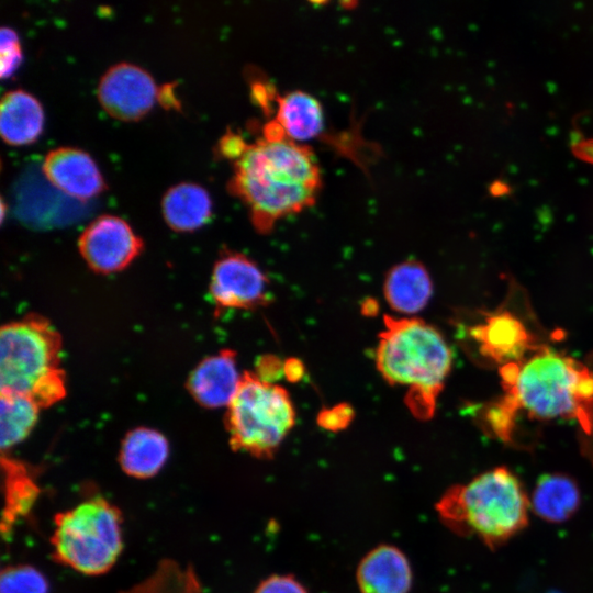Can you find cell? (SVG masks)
Segmentation results:
<instances>
[{
	"label": "cell",
	"mask_w": 593,
	"mask_h": 593,
	"mask_svg": "<svg viewBox=\"0 0 593 593\" xmlns=\"http://www.w3.org/2000/svg\"><path fill=\"white\" fill-rule=\"evenodd\" d=\"M351 418V407L347 404H340L321 412L317 422L323 428L334 432L345 428Z\"/></svg>",
	"instance_id": "d4e9b609"
},
{
	"label": "cell",
	"mask_w": 593,
	"mask_h": 593,
	"mask_svg": "<svg viewBox=\"0 0 593 593\" xmlns=\"http://www.w3.org/2000/svg\"><path fill=\"white\" fill-rule=\"evenodd\" d=\"M504 395L485 415L492 433L510 440L516 416L530 418H574L581 433L593 415V370L548 347L539 346L526 360L501 368Z\"/></svg>",
	"instance_id": "6da1fadb"
},
{
	"label": "cell",
	"mask_w": 593,
	"mask_h": 593,
	"mask_svg": "<svg viewBox=\"0 0 593 593\" xmlns=\"http://www.w3.org/2000/svg\"><path fill=\"white\" fill-rule=\"evenodd\" d=\"M159 88L144 68L127 61L109 67L101 76L98 100L103 109L120 120H137L144 116L158 98Z\"/></svg>",
	"instance_id": "30bf717a"
},
{
	"label": "cell",
	"mask_w": 593,
	"mask_h": 593,
	"mask_svg": "<svg viewBox=\"0 0 593 593\" xmlns=\"http://www.w3.org/2000/svg\"><path fill=\"white\" fill-rule=\"evenodd\" d=\"M1 77L11 76L22 60L18 34L11 27H1Z\"/></svg>",
	"instance_id": "cb8c5ba5"
},
{
	"label": "cell",
	"mask_w": 593,
	"mask_h": 593,
	"mask_svg": "<svg viewBox=\"0 0 593 593\" xmlns=\"http://www.w3.org/2000/svg\"><path fill=\"white\" fill-rule=\"evenodd\" d=\"M254 593H307L305 588L291 575H272L264 580Z\"/></svg>",
	"instance_id": "484cf974"
},
{
	"label": "cell",
	"mask_w": 593,
	"mask_h": 593,
	"mask_svg": "<svg viewBox=\"0 0 593 593\" xmlns=\"http://www.w3.org/2000/svg\"><path fill=\"white\" fill-rule=\"evenodd\" d=\"M43 172L57 189L79 200H88L105 187L93 158L76 147L61 146L49 150L43 161Z\"/></svg>",
	"instance_id": "8fae6325"
},
{
	"label": "cell",
	"mask_w": 593,
	"mask_h": 593,
	"mask_svg": "<svg viewBox=\"0 0 593 593\" xmlns=\"http://www.w3.org/2000/svg\"><path fill=\"white\" fill-rule=\"evenodd\" d=\"M78 248L93 271L113 273L126 268L139 255L143 242L125 220L103 214L81 232Z\"/></svg>",
	"instance_id": "ba28073f"
},
{
	"label": "cell",
	"mask_w": 593,
	"mask_h": 593,
	"mask_svg": "<svg viewBox=\"0 0 593 593\" xmlns=\"http://www.w3.org/2000/svg\"><path fill=\"white\" fill-rule=\"evenodd\" d=\"M236 353L223 349L204 358L189 376L187 388L202 406H228L240 384Z\"/></svg>",
	"instance_id": "7c38bea8"
},
{
	"label": "cell",
	"mask_w": 593,
	"mask_h": 593,
	"mask_svg": "<svg viewBox=\"0 0 593 593\" xmlns=\"http://www.w3.org/2000/svg\"><path fill=\"white\" fill-rule=\"evenodd\" d=\"M294 424L288 391L245 371L225 416L231 447L256 458H271Z\"/></svg>",
	"instance_id": "52a82bcc"
},
{
	"label": "cell",
	"mask_w": 593,
	"mask_h": 593,
	"mask_svg": "<svg viewBox=\"0 0 593 593\" xmlns=\"http://www.w3.org/2000/svg\"><path fill=\"white\" fill-rule=\"evenodd\" d=\"M44 111L40 101L23 89L3 93L0 102V133L12 145L34 142L43 130Z\"/></svg>",
	"instance_id": "2e32d148"
},
{
	"label": "cell",
	"mask_w": 593,
	"mask_h": 593,
	"mask_svg": "<svg viewBox=\"0 0 593 593\" xmlns=\"http://www.w3.org/2000/svg\"><path fill=\"white\" fill-rule=\"evenodd\" d=\"M451 362V350L434 326L414 317H384L377 369L389 384L407 389L405 402L416 417L434 414Z\"/></svg>",
	"instance_id": "3957f363"
},
{
	"label": "cell",
	"mask_w": 593,
	"mask_h": 593,
	"mask_svg": "<svg viewBox=\"0 0 593 593\" xmlns=\"http://www.w3.org/2000/svg\"><path fill=\"white\" fill-rule=\"evenodd\" d=\"M471 335L480 343L483 355L504 365L519 361L527 349L539 347L530 345L524 325L508 313L489 316L471 331Z\"/></svg>",
	"instance_id": "9a60e30c"
},
{
	"label": "cell",
	"mask_w": 593,
	"mask_h": 593,
	"mask_svg": "<svg viewBox=\"0 0 593 593\" xmlns=\"http://www.w3.org/2000/svg\"><path fill=\"white\" fill-rule=\"evenodd\" d=\"M580 490L575 481L560 473L541 475L534 489L530 507L542 519L561 523L579 508Z\"/></svg>",
	"instance_id": "44dd1931"
},
{
	"label": "cell",
	"mask_w": 593,
	"mask_h": 593,
	"mask_svg": "<svg viewBox=\"0 0 593 593\" xmlns=\"http://www.w3.org/2000/svg\"><path fill=\"white\" fill-rule=\"evenodd\" d=\"M357 583L360 593H407L412 585L409 560L394 546H378L360 561Z\"/></svg>",
	"instance_id": "4fadbf2b"
},
{
	"label": "cell",
	"mask_w": 593,
	"mask_h": 593,
	"mask_svg": "<svg viewBox=\"0 0 593 593\" xmlns=\"http://www.w3.org/2000/svg\"><path fill=\"white\" fill-rule=\"evenodd\" d=\"M580 447L583 456L586 457L593 466V415L590 428L580 435Z\"/></svg>",
	"instance_id": "83f0119b"
},
{
	"label": "cell",
	"mask_w": 593,
	"mask_h": 593,
	"mask_svg": "<svg viewBox=\"0 0 593 593\" xmlns=\"http://www.w3.org/2000/svg\"><path fill=\"white\" fill-rule=\"evenodd\" d=\"M61 336L43 316L32 314L0 331L1 392L31 398L41 409L66 395L60 367Z\"/></svg>",
	"instance_id": "5b68a950"
},
{
	"label": "cell",
	"mask_w": 593,
	"mask_h": 593,
	"mask_svg": "<svg viewBox=\"0 0 593 593\" xmlns=\"http://www.w3.org/2000/svg\"><path fill=\"white\" fill-rule=\"evenodd\" d=\"M275 120L289 139L300 144L318 137L325 128L321 102L302 90H293L277 97Z\"/></svg>",
	"instance_id": "ac0fdd59"
},
{
	"label": "cell",
	"mask_w": 593,
	"mask_h": 593,
	"mask_svg": "<svg viewBox=\"0 0 593 593\" xmlns=\"http://www.w3.org/2000/svg\"><path fill=\"white\" fill-rule=\"evenodd\" d=\"M268 286L255 261L244 254L227 251L213 267L210 293L219 310H249L269 302Z\"/></svg>",
	"instance_id": "9c48e42d"
},
{
	"label": "cell",
	"mask_w": 593,
	"mask_h": 593,
	"mask_svg": "<svg viewBox=\"0 0 593 593\" xmlns=\"http://www.w3.org/2000/svg\"><path fill=\"white\" fill-rule=\"evenodd\" d=\"M0 593H48V582L32 566H10L1 572Z\"/></svg>",
	"instance_id": "603a6c76"
},
{
	"label": "cell",
	"mask_w": 593,
	"mask_h": 593,
	"mask_svg": "<svg viewBox=\"0 0 593 593\" xmlns=\"http://www.w3.org/2000/svg\"><path fill=\"white\" fill-rule=\"evenodd\" d=\"M1 466L4 496L1 533L3 537H7L10 536L15 524L30 514L41 489L35 470L26 463L3 454Z\"/></svg>",
	"instance_id": "5bb4252c"
},
{
	"label": "cell",
	"mask_w": 593,
	"mask_h": 593,
	"mask_svg": "<svg viewBox=\"0 0 593 593\" xmlns=\"http://www.w3.org/2000/svg\"><path fill=\"white\" fill-rule=\"evenodd\" d=\"M530 501L519 479L497 467L447 491L437 504L439 516L456 533L474 535L497 547L524 529Z\"/></svg>",
	"instance_id": "277c9868"
},
{
	"label": "cell",
	"mask_w": 593,
	"mask_h": 593,
	"mask_svg": "<svg viewBox=\"0 0 593 593\" xmlns=\"http://www.w3.org/2000/svg\"><path fill=\"white\" fill-rule=\"evenodd\" d=\"M383 292L393 310L411 315L426 306L432 295V281L422 264L405 261L389 270Z\"/></svg>",
	"instance_id": "d6986e66"
},
{
	"label": "cell",
	"mask_w": 593,
	"mask_h": 593,
	"mask_svg": "<svg viewBox=\"0 0 593 593\" xmlns=\"http://www.w3.org/2000/svg\"><path fill=\"white\" fill-rule=\"evenodd\" d=\"M163 215L175 231L189 232L204 225L212 214L209 192L198 183L171 186L161 200Z\"/></svg>",
	"instance_id": "ffe728a7"
},
{
	"label": "cell",
	"mask_w": 593,
	"mask_h": 593,
	"mask_svg": "<svg viewBox=\"0 0 593 593\" xmlns=\"http://www.w3.org/2000/svg\"><path fill=\"white\" fill-rule=\"evenodd\" d=\"M303 372H304V367L301 363V361L296 359H291V360L289 359L283 365V373L290 381H298L299 379L302 378Z\"/></svg>",
	"instance_id": "f1b7e54d"
},
{
	"label": "cell",
	"mask_w": 593,
	"mask_h": 593,
	"mask_svg": "<svg viewBox=\"0 0 593 593\" xmlns=\"http://www.w3.org/2000/svg\"><path fill=\"white\" fill-rule=\"evenodd\" d=\"M168 456L169 444L160 432L138 427L125 435L119 452V462L127 475L149 479L161 470Z\"/></svg>",
	"instance_id": "e0dca14e"
},
{
	"label": "cell",
	"mask_w": 593,
	"mask_h": 593,
	"mask_svg": "<svg viewBox=\"0 0 593 593\" xmlns=\"http://www.w3.org/2000/svg\"><path fill=\"white\" fill-rule=\"evenodd\" d=\"M233 164L228 190L247 205L260 233H268L280 219L311 206L322 187L312 149L288 137H261L248 143Z\"/></svg>",
	"instance_id": "7a4b0ae2"
},
{
	"label": "cell",
	"mask_w": 593,
	"mask_h": 593,
	"mask_svg": "<svg viewBox=\"0 0 593 593\" xmlns=\"http://www.w3.org/2000/svg\"><path fill=\"white\" fill-rule=\"evenodd\" d=\"M0 446L2 452L22 443L33 430L41 407L29 396L1 392Z\"/></svg>",
	"instance_id": "7402d4cb"
},
{
	"label": "cell",
	"mask_w": 593,
	"mask_h": 593,
	"mask_svg": "<svg viewBox=\"0 0 593 593\" xmlns=\"http://www.w3.org/2000/svg\"><path fill=\"white\" fill-rule=\"evenodd\" d=\"M122 513L109 500L90 494L57 513L51 536L55 561L87 575L108 572L123 549Z\"/></svg>",
	"instance_id": "8992f818"
},
{
	"label": "cell",
	"mask_w": 593,
	"mask_h": 593,
	"mask_svg": "<svg viewBox=\"0 0 593 593\" xmlns=\"http://www.w3.org/2000/svg\"><path fill=\"white\" fill-rule=\"evenodd\" d=\"M247 146L248 143L240 134L228 131L221 137L217 145V150L221 156L235 161L244 154Z\"/></svg>",
	"instance_id": "4316f807"
}]
</instances>
